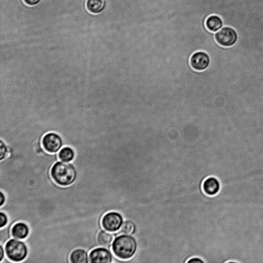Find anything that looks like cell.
I'll return each mask as SVG.
<instances>
[{
	"mask_svg": "<svg viewBox=\"0 0 263 263\" xmlns=\"http://www.w3.org/2000/svg\"><path fill=\"white\" fill-rule=\"evenodd\" d=\"M5 254L6 251L4 246L0 245V263H2L5 259Z\"/></svg>",
	"mask_w": 263,
	"mask_h": 263,
	"instance_id": "obj_19",
	"label": "cell"
},
{
	"mask_svg": "<svg viewBox=\"0 0 263 263\" xmlns=\"http://www.w3.org/2000/svg\"><path fill=\"white\" fill-rule=\"evenodd\" d=\"M215 39L219 45L224 47H230L236 43L237 36L233 29L225 27L216 34Z\"/></svg>",
	"mask_w": 263,
	"mask_h": 263,
	"instance_id": "obj_6",
	"label": "cell"
},
{
	"mask_svg": "<svg viewBox=\"0 0 263 263\" xmlns=\"http://www.w3.org/2000/svg\"><path fill=\"white\" fill-rule=\"evenodd\" d=\"M6 255L12 262H22L28 256L29 247L26 242L11 238L5 245Z\"/></svg>",
	"mask_w": 263,
	"mask_h": 263,
	"instance_id": "obj_3",
	"label": "cell"
},
{
	"mask_svg": "<svg viewBox=\"0 0 263 263\" xmlns=\"http://www.w3.org/2000/svg\"><path fill=\"white\" fill-rule=\"evenodd\" d=\"M9 155V149L3 140L0 141V160L5 159Z\"/></svg>",
	"mask_w": 263,
	"mask_h": 263,
	"instance_id": "obj_17",
	"label": "cell"
},
{
	"mask_svg": "<svg viewBox=\"0 0 263 263\" xmlns=\"http://www.w3.org/2000/svg\"><path fill=\"white\" fill-rule=\"evenodd\" d=\"M71 263H88L90 262L89 252L83 248L74 249L69 256Z\"/></svg>",
	"mask_w": 263,
	"mask_h": 263,
	"instance_id": "obj_11",
	"label": "cell"
},
{
	"mask_svg": "<svg viewBox=\"0 0 263 263\" xmlns=\"http://www.w3.org/2000/svg\"><path fill=\"white\" fill-rule=\"evenodd\" d=\"M222 189V184L219 180L214 177H209L203 184V189L205 194L210 197L218 195Z\"/></svg>",
	"mask_w": 263,
	"mask_h": 263,
	"instance_id": "obj_9",
	"label": "cell"
},
{
	"mask_svg": "<svg viewBox=\"0 0 263 263\" xmlns=\"http://www.w3.org/2000/svg\"><path fill=\"white\" fill-rule=\"evenodd\" d=\"M30 227L25 222H18L15 223L11 230L12 237L20 240L27 239L30 235Z\"/></svg>",
	"mask_w": 263,
	"mask_h": 263,
	"instance_id": "obj_10",
	"label": "cell"
},
{
	"mask_svg": "<svg viewBox=\"0 0 263 263\" xmlns=\"http://www.w3.org/2000/svg\"><path fill=\"white\" fill-rule=\"evenodd\" d=\"M58 158L61 161L70 162L76 156V152L71 147L66 146L62 148L58 154Z\"/></svg>",
	"mask_w": 263,
	"mask_h": 263,
	"instance_id": "obj_14",
	"label": "cell"
},
{
	"mask_svg": "<svg viewBox=\"0 0 263 263\" xmlns=\"http://www.w3.org/2000/svg\"><path fill=\"white\" fill-rule=\"evenodd\" d=\"M123 224L124 219L122 215L116 211L107 212L102 220V225L104 229L111 232L119 231Z\"/></svg>",
	"mask_w": 263,
	"mask_h": 263,
	"instance_id": "obj_4",
	"label": "cell"
},
{
	"mask_svg": "<svg viewBox=\"0 0 263 263\" xmlns=\"http://www.w3.org/2000/svg\"><path fill=\"white\" fill-rule=\"evenodd\" d=\"M41 0H24L25 4L30 6H34L38 4Z\"/></svg>",
	"mask_w": 263,
	"mask_h": 263,
	"instance_id": "obj_21",
	"label": "cell"
},
{
	"mask_svg": "<svg viewBox=\"0 0 263 263\" xmlns=\"http://www.w3.org/2000/svg\"><path fill=\"white\" fill-rule=\"evenodd\" d=\"M187 263H204L205 261L201 258L195 257L189 259L187 261Z\"/></svg>",
	"mask_w": 263,
	"mask_h": 263,
	"instance_id": "obj_20",
	"label": "cell"
},
{
	"mask_svg": "<svg viewBox=\"0 0 263 263\" xmlns=\"http://www.w3.org/2000/svg\"><path fill=\"white\" fill-rule=\"evenodd\" d=\"M9 222V218L7 214L3 211L0 212V228L6 227Z\"/></svg>",
	"mask_w": 263,
	"mask_h": 263,
	"instance_id": "obj_18",
	"label": "cell"
},
{
	"mask_svg": "<svg viewBox=\"0 0 263 263\" xmlns=\"http://www.w3.org/2000/svg\"><path fill=\"white\" fill-rule=\"evenodd\" d=\"M114 234L106 230H101L98 235V242L100 246L109 247L113 243Z\"/></svg>",
	"mask_w": 263,
	"mask_h": 263,
	"instance_id": "obj_13",
	"label": "cell"
},
{
	"mask_svg": "<svg viewBox=\"0 0 263 263\" xmlns=\"http://www.w3.org/2000/svg\"><path fill=\"white\" fill-rule=\"evenodd\" d=\"M137 248L135 238L125 234L117 236L112 245V250L115 255L123 260L131 258L136 253Z\"/></svg>",
	"mask_w": 263,
	"mask_h": 263,
	"instance_id": "obj_2",
	"label": "cell"
},
{
	"mask_svg": "<svg viewBox=\"0 0 263 263\" xmlns=\"http://www.w3.org/2000/svg\"><path fill=\"white\" fill-rule=\"evenodd\" d=\"M135 231V225L130 221L125 222L121 228L120 232L125 234H132Z\"/></svg>",
	"mask_w": 263,
	"mask_h": 263,
	"instance_id": "obj_16",
	"label": "cell"
},
{
	"mask_svg": "<svg viewBox=\"0 0 263 263\" xmlns=\"http://www.w3.org/2000/svg\"><path fill=\"white\" fill-rule=\"evenodd\" d=\"M86 8L88 11L93 14L102 13L106 8V0H87Z\"/></svg>",
	"mask_w": 263,
	"mask_h": 263,
	"instance_id": "obj_12",
	"label": "cell"
},
{
	"mask_svg": "<svg viewBox=\"0 0 263 263\" xmlns=\"http://www.w3.org/2000/svg\"><path fill=\"white\" fill-rule=\"evenodd\" d=\"M210 63L209 56L204 52H197L194 53L190 58L192 67L197 71L205 70L209 67Z\"/></svg>",
	"mask_w": 263,
	"mask_h": 263,
	"instance_id": "obj_8",
	"label": "cell"
},
{
	"mask_svg": "<svg viewBox=\"0 0 263 263\" xmlns=\"http://www.w3.org/2000/svg\"><path fill=\"white\" fill-rule=\"evenodd\" d=\"M0 198H1V203H0V206H3L6 203L7 197L5 193L1 191L0 193Z\"/></svg>",
	"mask_w": 263,
	"mask_h": 263,
	"instance_id": "obj_22",
	"label": "cell"
},
{
	"mask_svg": "<svg viewBox=\"0 0 263 263\" xmlns=\"http://www.w3.org/2000/svg\"><path fill=\"white\" fill-rule=\"evenodd\" d=\"M51 175L56 184L62 187H67L73 184L76 181L77 171L71 162L58 161L52 166Z\"/></svg>",
	"mask_w": 263,
	"mask_h": 263,
	"instance_id": "obj_1",
	"label": "cell"
},
{
	"mask_svg": "<svg viewBox=\"0 0 263 263\" xmlns=\"http://www.w3.org/2000/svg\"><path fill=\"white\" fill-rule=\"evenodd\" d=\"M90 262L111 263L113 256L111 252L106 247H97L89 253Z\"/></svg>",
	"mask_w": 263,
	"mask_h": 263,
	"instance_id": "obj_7",
	"label": "cell"
},
{
	"mask_svg": "<svg viewBox=\"0 0 263 263\" xmlns=\"http://www.w3.org/2000/svg\"><path fill=\"white\" fill-rule=\"evenodd\" d=\"M43 149L47 153L55 154L59 152L63 146L61 136L54 132L45 134L42 139Z\"/></svg>",
	"mask_w": 263,
	"mask_h": 263,
	"instance_id": "obj_5",
	"label": "cell"
},
{
	"mask_svg": "<svg viewBox=\"0 0 263 263\" xmlns=\"http://www.w3.org/2000/svg\"><path fill=\"white\" fill-rule=\"evenodd\" d=\"M223 25L222 19L218 16L212 15L206 21L207 29L212 32H216L220 30Z\"/></svg>",
	"mask_w": 263,
	"mask_h": 263,
	"instance_id": "obj_15",
	"label": "cell"
}]
</instances>
